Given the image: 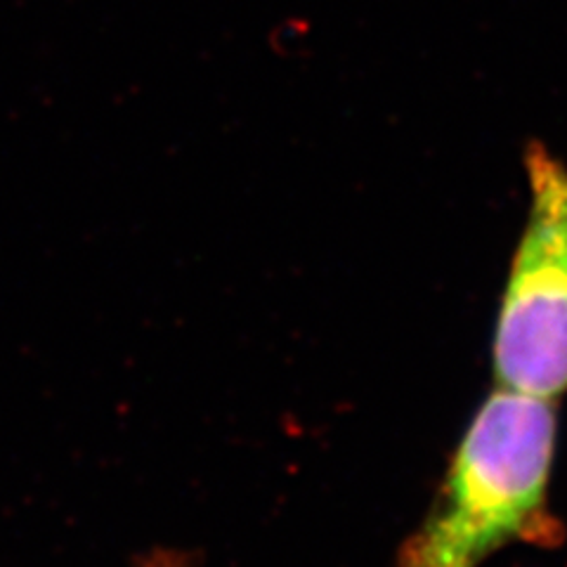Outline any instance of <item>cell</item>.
<instances>
[{"instance_id":"cell-1","label":"cell","mask_w":567,"mask_h":567,"mask_svg":"<svg viewBox=\"0 0 567 567\" xmlns=\"http://www.w3.org/2000/svg\"><path fill=\"white\" fill-rule=\"evenodd\" d=\"M556 442V400L496 385L395 567H481L513 544L560 548L567 529L551 506Z\"/></svg>"},{"instance_id":"cell-2","label":"cell","mask_w":567,"mask_h":567,"mask_svg":"<svg viewBox=\"0 0 567 567\" xmlns=\"http://www.w3.org/2000/svg\"><path fill=\"white\" fill-rule=\"evenodd\" d=\"M529 206L496 312L499 388L558 400L567 390V166L539 142L525 150Z\"/></svg>"},{"instance_id":"cell-3","label":"cell","mask_w":567,"mask_h":567,"mask_svg":"<svg viewBox=\"0 0 567 567\" xmlns=\"http://www.w3.org/2000/svg\"><path fill=\"white\" fill-rule=\"evenodd\" d=\"M137 567H194L192 556L187 551H175V548H158L140 560Z\"/></svg>"}]
</instances>
